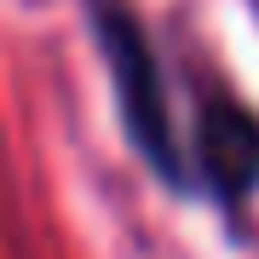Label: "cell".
I'll return each mask as SVG.
<instances>
[{
	"label": "cell",
	"instance_id": "7a4b0ae2",
	"mask_svg": "<svg viewBox=\"0 0 259 259\" xmlns=\"http://www.w3.org/2000/svg\"><path fill=\"white\" fill-rule=\"evenodd\" d=\"M196 173L225 207H242L259 190V115L236 98H207L202 127H196Z\"/></svg>",
	"mask_w": 259,
	"mask_h": 259
},
{
	"label": "cell",
	"instance_id": "6da1fadb",
	"mask_svg": "<svg viewBox=\"0 0 259 259\" xmlns=\"http://www.w3.org/2000/svg\"><path fill=\"white\" fill-rule=\"evenodd\" d=\"M81 6H87V23L98 35L104 64H110V87H115L121 127H127L133 150L156 167L167 185L185 190L190 167H185V150H179L173 110H167L161 75H156V52H150V35H144L139 12H133V0H81Z\"/></svg>",
	"mask_w": 259,
	"mask_h": 259
}]
</instances>
